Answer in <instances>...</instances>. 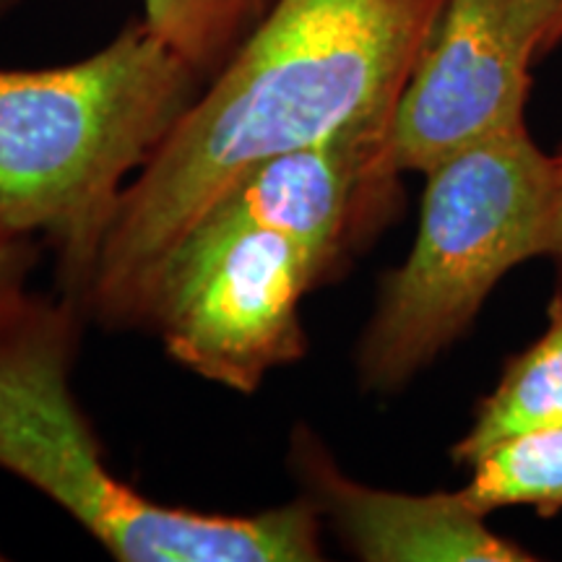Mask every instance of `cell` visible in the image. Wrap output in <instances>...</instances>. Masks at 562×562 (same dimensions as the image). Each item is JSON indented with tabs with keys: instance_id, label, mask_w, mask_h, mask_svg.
Instances as JSON below:
<instances>
[{
	"instance_id": "obj_1",
	"label": "cell",
	"mask_w": 562,
	"mask_h": 562,
	"mask_svg": "<svg viewBox=\"0 0 562 562\" xmlns=\"http://www.w3.org/2000/svg\"><path fill=\"white\" fill-rule=\"evenodd\" d=\"M446 0H273L117 201L74 302L144 328L167 258L211 209L281 154L391 133Z\"/></svg>"
},
{
	"instance_id": "obj_2",
	"label": "cell",
	"mask_w": 562,
	"mask_h": 562,
	"mask_svg": "<svg viewBox=\"0 0 562 562\" xmlns=\"http://www.w3.org/2000/svg\"><path fill=\"white\" fill-rule=\"evenodd\" d=\"M0 281V469L63 508L123 562H313L323 518L305 497L227 516L146 497L110 469L70 389L81 307Z\"/></svg>"
},
{
	"instance_id": "obj_3",
	"label": "cell",
	"mask_w": 562,
	"mask_h": 562,
	"mask_svg": "<svg viewBox=\"0 0 562 562\" xmlns=\"http://www.w3.org/2000/svg\"><path fill=\"white\" fill-rule=\"evenodd\" d=\"M19 0H0V19ZM203 79L144 21L89 58L0 68V224L58 250L66 297L94 266L125 186Z\"/></svg>"
},
{
	"instance_id": "obj_4",
	"label": "cell",
	"mask_w": 562,
	"mask_h": 562,
	"mask_svg": "<svg viewBox=\"0 0 562 562\" xmlns=\"http://www.w3.org/2000/svg\"><path fill=\"white\" fill-rule=\"evenodd\" d=\"M425 178L417 237L383 277L357 344V375L372 393L412 383L472 328L505 273L550 252L554 165L529 125L453 154Z\"/></svg>"
},
{
	"instance_id": "obj_5",
	"label": "cell",
	"mask_w": 562,
	"mask_h": 562,
	"mask_svg": "<svg viewBox=\"0 0 562 562\" xmlns=\"http://www.w3.org/2000/svg\"><path fill=\"white\" fill-rule=\"evenodd\" d=\"M318 284L313 258L290 237L214 211L167 258L144 328L180 368L252 393L307 355L300 302Z\"/></svg>"
},
{
	"instance_id": "obj_6",
	"label": "cell",
	"mask_w": 562,
	"mask_h": 562,
	"mask_svg": "<svg viewBox=\"0 0 562 562\" xmlns=\"http://www.w3.org/2000/svg\"><path fill=\"white\" fill-rule=\"evenodd\" d=\"M562 0H446L391 125L398 172L427 175L453 154L526 125L531 63Z\"/></svg>"
},
{
	"instance_id": "obj_7",
	"label": "cell",
	"mask_w": 562,
	"mask_h": 562,
	"mask_svg": "<svg viewBox=\"0 0 562 562\" xmlns=\"http://www.w3.org/2000/svg\"><path fill=\"white\" fill-rule=\"evenodd\" d=\"M398 178L391 133H349L252 167L209 214L281 232L326 284L389 220Z\"/></svg>"
},
{
	"instance_id": "obj_8",
	"label": "cell",
	"mask_w": 562,
	"mask_h": 562,
	"mask_svg": "<svg viewBox=\"0 0 562 562\" xmlns=\"http://www.w3.org/2000/svg\"><path fill=\"white\" fill-rule=\"evenodd\" d=\"M290 469L305 497L355 558L368 562H533L526 547L487 526L461 490H378L351 480L311 427L290 442Z\"/></svg>"
},
{
	"instance_id": "obj_9",
	"label": "cell",
	"mask_w": 562,
	"mask_h": 562,
	"mask_svg": "<svg viewBox=\"0 0 562 562\" xmlns=\"http://www.w3.org/2000/svg\"><path fill=\"white\" fill-rule=\"evenodd\" d=\"M550 427H562V281L554 284L544 334L510 357L495 389L476 404L469 430L453 442L451 459L469 467L497 442Z\"/></svg>"
},
{
	"instance_id": "obj_10",
	"label": "cell",
	"mask_w": 562,
	"mask_h": 562,
	"mask_svg": "<svg viewBox=\"0 0 562 562\" xmlns=\"http://www.w3.org/2000/svg\"><path fill=\"white\" fill-rule=\"evenodd\" d=\"M461 495L476 513L533 508L542 518L562 513V427L497 442L469 463Z\"/></svg>"
},
{
	"instance_id": "obj_11",
	"label": "cell",
	"mask_w": 562,
	"mask_h": 562,
	"mask_svg": "<svg viewBox=\"0 0 562 562\" xmlns=\"http://www.w3.org/2000/svg\"><path fill=\"white\" fill-rule=\"evenodd\" d=\"M273 0H144V24L203 81L261 24Z\"/></svg>"
},
{
	"instance_id": "obj_12",
	"label": "cell",
	"mask_w": 562,
	"mask_h": 562,
	"mask_svg": "<svg viewBox=\"0 0 562 562\" xmlns=\"http://www.w3.org/2000/svg\"><path fill=\"white\" fill-rule=\"evenodd\" d=\"M34 258H37V250H34L32 240L11 235V232L0 224V281L26 277Z\"/></svg>"
},
{
	"instance_id": "obj_13",
	"label": "cell",
	"mask_w": 562,
	"mask_h": 562,
	"mask_svg": "<svg viewBox=\"0 0 562 562\" xmlns=\"http://www.w3.org/2000/svg\"><path fill=\"white\" fill-rule=\"evenodd\" d=\"M554 165V206H552V235H550V252L547 258L558 266V281H562V144L552 154Z\"/></svg>"
},
{
	"instance_id": "obj_14",
	"label": "cell",
	"mask_w": 562,
	"mask_h": 562,
	"mask_svg": "<svg viewBox=\"0 0 562 562\" xmlns=\"http://www.w3.org/2000/svg\"><path fill=\"white\" fill-rule=\"evenodd\" d=\"M562 42V5H560V11H558V16H554V21H552V30H550V34H547V42H544V53H552L554 47H558Z\"/></svg>"
},
{
	"instance_id": "obj_15",
	"label": "cell",
	"mask_w": 562,
	"mask_h": 562,
	"mask_svg": "<svg viewBox=\"0 0 562 562\" xmlns=\"http://www.w3.org/2000/svg\"><path fill=\"white\" fill-rule=\"evenodd\" d=\"M0 560H5V554H3V552H0Z\"/></svg>"
}]
</instances>
